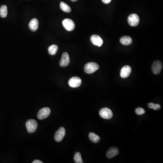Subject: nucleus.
Wrapping results in <instances>:
<instances>
[{
	"label": "nucleus",
	"instance_id": "1",
	"mask_svg": "<svg viewBox=\"0 0 163 163\" xmlns=\"http://www.w3.org/2000/svg\"><path fill=\"white\" fill-rule=\"evenodd\" d=\"M99 66L97 63L93 62L88 63L84 66L85 72L88 74H92L98 69Z\"/></svg>",
	"mask_w": 163,
	"mask_h": 163
},
{
	"label": "nucleus",
	"instance_id": "2",
	"mask_svg": "<svg viewBox=\"0 0 163 163\" xmlns=\"http://www.w3.org/2000/svg\"><path fill=\"white\" fill-rule=\"evenodd\" d=\"M38 127V123L36 120L30 119L26 122V127L28 132L32 133L36 131Z\"/></svg>",
	"mask_w": 163,
	"mask_h": 163
},
{
	"label": "nucleus",
	"instance_id": "3",
	"mask_svg": "<svg viewBox=\"0 0 163 163\" xmlns=\"http://www.w3.org/2000/svg\"><path fill=\"white\" fill-rule=\"evenodd\" d=\"M99 115L103 119H110L113 117L112 111L108 108H105L102 109L99 111Z\"/></svg>",
	"mask_w": 163,
	"mask_h": 163
},
{
	"label": "nucleus",
	"instance_id": "4",
	"mask_svg": "<svg viewBox=\"0 0 163 163\" xmlns=\"http://www.w3.org/2000/svg\"><path fill=\"white\" fill-rule=\"evenodd\" d=\"M128 22L131 26H137L140 22L139 16L135 14L130 15L128 18Z\"/></svg>",
	"mask_w": 163,
	"mask_h": 163
},
{
	"label": "nucleus",
	"instance_id": "5",
	"mask_svg": "<svg viewBox=\"0 0 163 163\" xmlns=\"http://www.w3.org/2000/svg\"><path fill=\"white\" fill-rule=\"evenodd\" d=\"M50 112L51 111L49 108H43L40 110L37 114V117L40 120H43L49 117V115H50Z\"/></svg>",
	"mask_w": 163,
	"mask_h": 163
},
{
	"label": "nucleus",
	"instance_id": "6",
	"mask_svg": "<svg viewBox=\"0 0 163 163\" xmlns=\"http://www.w3.org/2000/svg\"><path fill=\"white\" fill-rule=\"evenodd\" d=\"M63 25L65 29L68 31L73 30L75 28V24L72 20L69 19H65L63 21Z\"/></svg>",
	"mask_w": 163,
	"mask_h": 163
},
{
	"label": "nucleus",
	"instance_id": "7",
	"mask_svg": "<svg viewBox=\"0 0 163 163\" xmlns=\"http://www.w3.org/2000/svg\"><path fill=\"white\" fill-rule=\"evenodd\" d=\"M68 83L71 88H78L81 85L82 80L80 78L78 77H74L69 80Z\"/></svg>",
	"mask_w": 163,
	"mask_h": 163
},
{
	"label": "nucleus",
	"instance_id": "8",
	"mask_svg": "<svg viewBox=\"0 0 163 163\" xmlns=\"http://www.w3.org/2000/svg\"><path fill=\"white\" fill-rule=\"evenodd\" d=\"M162 69V63L159 60H156L153 63L152 65V71L154 75H158L161 72Z\"/></svg>",
	"mask_w": 163,
	"mask_h": 163
},
{
	"label": "nucleus",
	"instance_id": "9",
	"mask_svg": "<svg viewBox=\"0 0 163 163\" xmlns=\"http://www.w3.org/2000/svg\"><path fill=\"white\" fill-rule=\"evenodd\" d=\"M65 135V130L63 127H60L57 131L55 135L54 139L57 142H60L62 141Z\"/></svg>",
	"mask_w": 163,
	"mask_h": 163
},
{
	"label": "nucleus",
	"instance_id": "10",
	"mask_svg": "<svg viewBox=\"0 0 163 163\" xmlns=\"http://www.w3.org/2000/svg\"><path fill=\"white\" fill-rule=\"evenodd\" d=\"M131 72V67L128 65H125L121 69L120 76L123 79H125L130 76Z\"/></svg>",
	"mask_w": 163,
	"mask_h": 163
},
{
	"label": "nucleus",
	"instance_id": "11",
	"mask_svg": "<svg viewBox=\"0 0 163 163\" xmlns=\"http://www.w3.org/2000/svg\"><path fill=\"white\" fill-rule=\"evenodd\" d=\"M70 63V59L69 54L67 52L63 53L61 60L59 63V65L62 67L67 66Z\"/></svg>",
	"mask_w": 163,
	"mask_h": 163
},
{
	"label": "nucleus",
	"instance_id": "12",
	"mask_svg": "<svg viewBox=\"0 0 163 163\" xmlns=\"http://www.w3.org/2000/svg\"><path fill=\"white\" fill-rule=\"evenodd\" d=\"M91 41L94 46L101 47L103 44V40L98 35H93L91 37Z\"/></svg>",
	"mask_w": 163,
	"mask_h": 163
},
{
	"label": "nucleus",
	"instance_id": "13",
	"mask_svg": "<svg viewBox=\"0 0 163 163\" xmlns=\"http://www.w3.org/2000/svg\"><path fill=\"white\" fill-rule=\"evenodd\" d=\"M119 149L116 147H112L109 149L107 153V157L109 159H111L117 156L119 154Z\"/></svg>",
	"mask_w": 163,
	"mask_h": 163
},
{
	"label": "nucleus",
	"instance_id": "14",
	"mask_svg": "<svg viewBox=\"0 0 163 163\" xmlns=\"http://www.w3.org/2000/svg\"><path fill=\"white\" fill-rule=\"evenodd\" d=\"M39 22L37 19L34 18L30 21L29 24V28L32 31H36L38 29Z\"/></svg>",
	"mask_w": 163,
	"mask_h": 163
},
{
	"label": "nucleus",
	"instance_id": "15",
	"mask_svg": "<svg viewBox=\"0 0 163 163\" xmlns=\"http://www.w3.org/2000/svg\"><path fill=\"white\" fill-rule=\"evenodd\" d=\"M120 42L124 46H129L132 43V40L128 36H123L120 39Z\"/></svg>",
	"mask_w": 163,
	"mask_h": 163
},
{
	"label": "nucleus",
	"instance_id": "16",
	"mask_svg": "<svg viewBox=\"0 0 163 163\" xmlns=\"http://www.w3.org/2000/svg\"><path fill=\"white\" fill-rule=\"evenodd\" d=\"M89 138L92 142L94 143H97L100 141V137L98 135L93 132H91L89 134Z\"/></svg>",
	"mask_w": 163,
	"mask_h": 163
},
{
	"label": "nucleus",
	"instance_id": "17",
	"mask_svg": "<svg viewBox=\"0 0 163 163\" xmlns=\"http://www.w3.org/2000/svg\"><path fill=\"white\" fill-rule=\"evenodd\" d=\"M60 7L61 10L64 12L69 13L71 11L70 7L65 2H61L60 4Z\"/></svg>",
	"mask_w": 163,
	"mask_h": 163
},
{
	"label": "nucleus",
	"instance_id": "18",
	"mask_svg": "<svg viewBox=\"0 0 163 163\" xmlns=\"http://www.w3.org/2000/svg\"><path fill=\"white\" fill-rule=\"evenodd\" d=\"M7 15V8L5 5H2L0 7V16L5 18Z\"/></svg>",
	"mask_w": 163,
	"mask_h": 163
},
{
	"label": "nucleus",
	"instance_id": "19",
	"mask_svg": "<svg viewBox=\"0 0 163 163\" xmlns=\"http://www.w3.org/2000/svg\"><path fill=\"white\" fill-rule=\"evenodd\" d=\"M58 50V47L56 45H52L48 49L49 54L51 55H54L56 53Z\"/></svg>",
	"mask_w": 163,
	"mask_h": 163
},
{
	"label": "nucleus",
	"instance_id": "20",
	"mask_svg": "<svg viewBox=\"0 0 163 163\" xmlns=\"http://www.w3.org/2000/svg\"><path fill=\"white\" fill-rule=\"evenodd\" d=\"M74 160L76 163H83L81 154L79 152H76L74 155Z\"/></svg>",
	"mask_w": 163,
	"mask_h": 163
},
{
	"label": "nucleus",
	"instance_id": "21",
	"mask_svg": "<svg viewBox=\"0 0 163 163\" xmlns=\"http://www.w3.org/2000/svg\"><path fill=\"white\" fill-rule=\"evenodd\" d=\"M135 112L138 115H141L144 114L145 112V110L141 108H138L135 110Z\"/></svg>",
	"mask_w": 163,
	"mask_h": 163
},
{
	"label": "nucleus",
	"instance_id": "22",
	"mask_svg": "<svg viewBox=\"0 0 163 163\" xmlns=\"http://www.w3.org/2000/svg\"><path fill=\"white\" fill-rule=\"evenodd\" d=\"M160 108H161V106L159 104H154L152 108V109L154 110H160Z\"/></svg>",
	"mask_w": 163,
	"mask_h": 163
},
{
	"label": "nucleus",
	"instance_id": "23",
	"mask_svg": "<svg viewBox=\"0 0 163 163\" xmlns=\"http://www.w3.org/2000/svg\"><path fill=\"white\" fill-rule=\"evenodd\" d=\"M102 1L105 4H109L112 1V0H102Z\"/></svg>",
	"mask_w": 163,
	"mask_h": 163
},
{
	"label": "nucleus",
	"instance_id": "24",
	"mask_svg": "<svg viewBox=\"0 0 163 163\" xmlns=\"http://www.w3.org/2000/svg\"><path fill=\"white\" fill-rule=\"evenodd\" d=\"M32 163H43V162L40 161V160H36L33 161Z\"/></svg>",
	"mask_w": 163,
	"mask_h": 163
},
{
	"label": "nucleus",
	"instance_id": "25",
	"mask_svg": "<svg viewBox=\"0 0 163 163\" xmlns=\"http://www.w3.org/2000/svg\"><path fill=\"white\" fill-rule=\"evenodd\" d=\"M71 1H73V2H75V1H77L78 0H70Z\"/></svg>",
	"mask_w": 163,
	"mask_h": 163
}]
</instances>
